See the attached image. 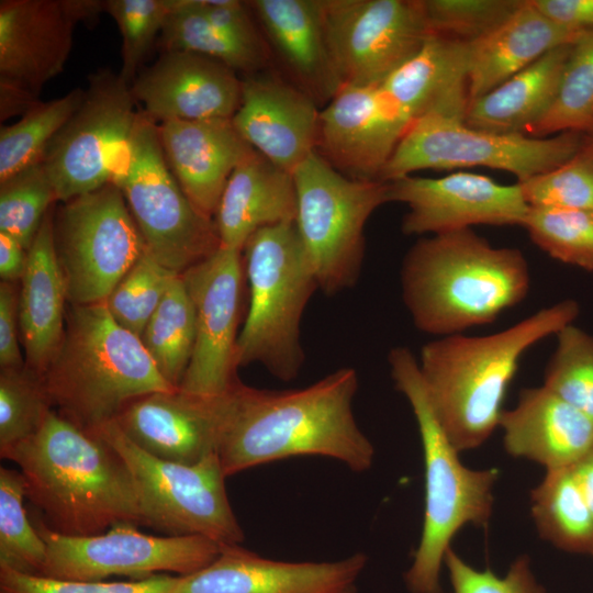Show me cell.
Instances as JSON below:
<instances>
[{
	"instance_id": "1",
	"label": "cell",
	"mask_w": 593,
	"mask_h": 593,
	"mask_svg": "<svg viewBox=\"0 0 593 593\" xmlns=\"http://www.w3.org/2000/svg\"><path fill=\"white\" fill-rule=\"evenodd\" d=\"M354 368H340L295 390L272 391L239 381L226 393L217 456L226 477L294 456H323L354 471L369 469L374 448L353 413Z\"/></svg>"
},
{
	"instance_id": "2",
	"label": "cell",
	"mask_w": 593,
	"mask_h": 593,
	"mask_svg": "<svg viewBox=\"0 0 593 593\" xmlns=\"http://www.w3.org/2000/svg\"><path fill=\"white\" fill-rule=\"evenodd\" d=\"M1 458L19 467L26 497L54 532L90 536L118 523L139 525L136 491L123 459L100 436L55 410Z\"/></svg>"
},
{
	"instance_id": "3",
	"label": "cell",
	"mask_w": 593,
	"mask_h": 593,
	"mask_svg": "<svg viewBox=\"0 0 593 593\" xmlns=\"http://www.w3.org/2000/svg\"><path fill=\"white\" fill-rule=\"evenodd\" d=\"M403 303L414 326L443 337L493 323L530 288L521 249L496 247L472 228L419 238L403 257Z\"/></svg>"
},
{
	"instance_id": "4",
	"label": "cell",
	"mask_w": 593,
	"mask_h": 593,
	"mask_svg": "<svg viewBox=\"0 0 593 593\" xmlns=\"http://www.w3.org/2000/svg\"><path fill=\"white\" fill-rule=\"evenodd\" d=\"M579 312V303L567 299L500 332L454 334L422 347L417 361L427 396L457 451L477 448L492 435L523 355L573 323Z\"/></svg>"
},
{
	"instance_id": "5",
	"label": "cell",
	"mask_w": 593,
	"mask_h": 593,
	"mask_svg": "<svg viewBox=\"0 0 593 593\" xmlns=\"http://www.w3.org/2000/svg\"><path fill=\"white\" fill-rule=\"evenodd\" d=\"M40 378L52 406L87 430L114 419L135 399L177 390L103 302L70 306L61 343Z\"/></svg>"
},
{
	"instance_id": "6",
	"label": "cell",
	"mask_w": 593,
	"mask_h": 593,
	"mask_svg": "<svg viewBox=\"0 0 593 593\" xmlns=\"http://www.w3.org/2000/svg\"><path fill=\"white\" fill-rule=\"evenodd\" d=\"M388 362L395 388L414 413L425 466L423 530L405 582L412 593H443L439 575L450 541L467 524L488 525L499 471L472 470L461 463L433 412L417 358L407 347L392 348Z\"/></svg>"
},
{
	"instance_id": "7",
	"label": "cell",
	"mask_w": 593,
	"mask_h": 593,
	"mask_svg": "<svg viewBox=\"0 0 593 593\" xmlns=\"http://www.w3.org/2000/svg\"><path fill=\"white\" fill-rule=\"evenodd\" d=\"M242 251L250 301L237 338L236 365L257 362L277 379L291 381L305 359L301 320L318 289L295 222L255 232Z\"/></svg>"
},
{
	"instance_id": "8",
	"label": "cell",
	"mask_w": 593,
	"mask_h": 593,
	"mask_svg": "<svg viewBox=\"0 0 593 593\" xmlns=\"http://www.w3.org/2000/svg\"><path fill=\"white\" fill-rule=\"evenodd\" d=\"M468 85H461L407 128L379 180L390 182L423 169L488 167L514 175L517 182L549 171L581 148L584 133L548 137L495 134L469 126Z\"/></svg>"
},
{
	"instance_id": "9",
	"label": "cell",
	"mask_w": 593,
	"mask_h": 593,
	"mask_svg": "<svg viewBox=\"0 0 593 593\" xmlns=\"http://www.w3.org/2000/svg\"><path fill=\"white\" fill-rule=\"evenodd\" d=\"M111 182L123 192L145 248L165 267L181 275L221 246L214 220L180 187L166 161L158 125L143 111L116 157Z\"/></svg>"
},
{
	"instance_id": "10",
	"label": "cell",
	"mask_w": 593,
	"mask_h": 593,
	"mask_svg": "<svg viewBox=\"0 0 593 593\" xmlns=\"http://www.w3.org/2000/svg\"><path fill=\"white\" fill-rule=\"evenodd\" d=\"M90 432L104 439L126 465L136 491L139 525L169 536H202L221 546L244 540L217 454L193 465L180 463L148 454L114 419Z\"/></svg>"
},
{
	"instance_id": "11",
	"label": "cell",
	"mask_w": 593,
	"mask_h": 593,
	"mask_svg": "<svg viewBox=\"0 0 593 593\" xmlns=\"http://www.w3.org/2000/svg\"><path fill=\"white\" fill-rule=\"evenodd\" d=\"M295 226L318 289L334 295L356 284L365 226L388 203V182L344 175L316 150L294 171Z\"/></svg>"
},
{
	"instance_id": "12",
	"label": "cell",
	"mask_w": 593,
	"mask_h": 593,
	"mask_svg": "<svg viewBox=\"0 0 593 593\" xmlns=\"http://www.w3.org/2000/svg\"><path fill=\"white\" fill-rule=\"evenodd\" d=\"M54 239L71 305L103 302L145 250L124 194L111 181L64 202Z\"/></svg>"
},
{
	"instance_id": "13",
	"label": "cell",
	"mask_w": 593,
	"mask_h": 593,
	"mask_svg": "<svg viewBox=\"0 0 593 593\" xmlns=\"http://www.w3.org/2000/svg\"><path fill=\"white\" fill-rule=\"evenodd\" d=\"M36 528L46 544L40 575L61 580L104 581L112 575L141 580L164 572L187 575L209 566L223 547L197 535L145 534L133 523H118L90 536L63 535L43 521Z\"/></svg>"
},
{
	"instance_id": "14",
	"label": "cell",
	"mask_w": 593,
	"mask_h": 593,
	"mask_svg": "<svg viewBox=\"0 0 593 593\" xmlns=\"http://www.w3.org/2000/svg\"><path fill=\"white\" fill-rule=\"evenodd\" d=\"M131 85L104 68L90 75L81 104L42 157L56 200L67 202L111 181L138 112Z\"/></svg>"
},
{
	"instance_id": "15",
	"label": "cell",
	"mask_w": 593,
	"mask_h": 593,
	"mask_svg": "<svg viewBox=\"0 0 593 593\" xmlns=\"http://www.w3.org/2000/svg\"><path fill=\"white\" fill-rule=\"evenodd\" d=\"M331 56L342 85H380L432 35L422 0H323Z\"/></svg>"
},
{
	"instance_id": "16",
	"label": "cell",
	"mask_w": 593,
	"mask_h": 593,
	"mask_svg": "<svg viewBox=\"0 0 593 593\" xmlns=\"http://www.w3.org/2000/svg\"><path fill=\"white\" fill-rule=\"evenodd\" d=\"M243 260L240 250L220 246L181 273L195 312L193 351L178 388L183 392L220 396L238 381L235 370Z\"/></svg>"
},
{
	"instance_id": "17",
	"label": "cell",
	"mask_w": 593,
	"mask_h": 593,
	"mask_svg": "<svg viewBox=\"0 0 593 593\" xmlns=\"http://www.w3.org/2000/svg\"><path fill=\"white\" fill-rule=\"evenodd\" d=\"M105 12L100 0H1L0 85L37 98L58 76L79 22H94Z\"/></svg>"
},
{
	"instance_id": "18",
	"label": "cell",
	"mask_w": 593,
	"mask_h": 593,
	"mask_svg": "<svg viewBox=\"0 0 593 593\" xmlns=\"http://www.w3.org/2000/svg\"><path fill=\"white\" fill-rule=\"evenodd\" d=\"M388 201L406 204L405 235H436L475 225H522L529 209L519 184L473 172L439 178L405 176L388 182Z\"/></svg>"
},
{
	"instance_id": "19",
	"label": "cell",
	"mask_w": 593,
	"mask_h": 593,
	"mask_svg": "<svg viewBox=\"0 0 593 593\" xmlns=\"http://www.w3.org/2000/svg\"><path fill=\"white\" fill-rule=\"evenodd\" d=\"M409 127L379 85H344L320 111L316 152L348 177L379 180Z\"/></svg>"
},
{
	"instance_id": "20",
	"label": "cell",
	"mask_w": 593,
	"mask_h": 593,
	"mask_svg": "<svg viewBox=\"0 0 593 593\" xmlns=\"http://www.w3.org/2000/svg\"><path fill=\"white\" fill-rule=\"evenodd\" d=\"M154 122L232 119L242 97L236 71L189 52H163L131 85Z\"/></svg>"
},
{
	"instance_id": "21",
	"label": "cell",
	"mask_w": 593,
	"mask_h": 593,
	"mask_svg": "<svg viewBox=\"0 0 593 593\" xmlns=\"http://www.w3.org/2000/svg\"><path fill=\"white\" fill-rule=\"evenodd\" d=\"M320 111L299 86L255 72L242 80L232 122L254 150L293 174L316 150Z\"/></svg>"
},
{
	"instance_id": "22",
	"label": "cell",
	"mask_w": 593,
	"mask_h": 593,
	"mask_svg": "<svg viewBox=\"0 0 593 593\" xmlns=\"http://www.w3.org/2000/svg\"><path fill=\"white\" fill-rule=\"evenodd\" d=\"M226 393L201 396L179 389L130 402L114 418L138 447L160 459L193 465L217 454Z\"/></svg>"
},
{
	"instance_id": "23",
	"label": "cell",
	"mask_w": 593,
	"mask_h": 593,
	"mask_svg": "<svg viewBox=\"0 0 593 593\" xmlns=\"http://www.w3.org/2000/svg\"><path fill=\"white\" fill-rule=\"evenodd\" d=\"M366 564L361 552L331 562H284L223 546L209 566L179 575L174 593H339L355 585Z\"/></svg>"
},
{
	"instance_id": "24",
	"label": "cell",
	"mask_w": 593,
	"mask_h": 593,
	"mask_svg": "<svg viewBox=\"0 0 593 593\" xmlns=\"http://www.w3.org/2000/svg\"><path fill=\"white\" fill-rule=\"evenodd\" d=\"M158 134L180 187L201 213L213 219L230 176L254 149L232 119L169 121L158 125Z\"/></svg>"
},
{
	"instance_id": "25",
	"label": "cell",
	"mask_w": 593,
	"mask_h": 593,
	"mask_svg": "<svg viewBox=\"0 0 593 593\" xmlns=\"http://www.w3.org/2000/svg\"><path fill=\"white\" fill-rule=\"evenodd\" d=\"M499 427L507 454L546 471L570 468L593 450V421L542 385L523 389Z\"/></svg>"
},
{
	"instance_id": "26",
	"label": "cell",
	"mask_w": 593,
	"mask_h": 593,
	"mask_svg": "<svg viewBox=\"0 0 593 593\" xmlns=\"http://www.w3.org/2000/svg\"><path fill=\"white\" fill-rule=\"evenodd\" d=\"M581 32L549 19L532 0H523L493 31L466 43L469 100L491 91L549 51L573 43Z\"/></svg>"
},
{
	"instance_id": "27",
	"label": "cell",
	"mask_w": 593,
	"mask_h": 593,
	"mask_svg": "<svg viewBox=\"0 0 593 593\" xmlns=\"http://www.w3.org/2000/svg\"><path fill=\"white\" fill-rule=\"evenodd\" d=\"M247 3L299 88L316 103H327L343 85L327 44L323 0H254Z\"/></svg>"
},
{
	"instance_id": "28",
	"label": "cell",
	"mask_w": 593,
	"mask_h": 593,
	"mask_svg": "<svg viewBox=\"0 0 593 593\" xmlns=\"http://www.w3.org/2000/svg\"><path fill=\"white\" fill-rule=\"evenodd\" d=\"M293 174L253 150L234 169L222 192L214 223L221 246L243 250L257 231L295 222Z\"/></svg>"
},
{
	"instance_id": "29",
	"label": "cell",
	"mask_w": 593,
	"mask_h": 593,
	"mask_svg": "<svg viewBox=\"0 0 593 593\" xmlns=\"http://www.w3.org/2000/svg\"><path fill=\"white\" fill-rule=\"evenodd\" d=\"M18 300L19 329L27 368L41 376L65 333L66 286L54 239V216L45 215L27 250Z\"/></svg>"
},
{
	"instance_id": "30",
	"label": "cell",
	"mask_w": 593,
	"mask_h": 593,
	"mask_svg": "<svg viewBox=\"0 0 593 593\" xmlns=\"http://www.w3.org/2000/svg\"><path fill=\"white\" fill-rule=\"evenodd\" d=\"M571 44L549 51L491 91L469 100L466 123L495 134H527L556 99Z\"/></svg>"
},
{
	"instance_id": "31",
	"label": "cell",
	"mask_w": 593,
	"mask_h": 593,
	"mask_svg": "<svg viewBox=\"0 0 593 593\" xmlns=\"http://www.w3.org/2000/svg\"><path fill=\"white\" fill-rule=\"evenodd\" d=\"M466 82V43L430 35L415 56L379 86L411 126Z\"/></svg>"
},
{
	"instance_id": "32",
	"label": "cell",
	"mask_w": 593,
	"mask_h": 593,
	"mask_svg": "<svg viewBox=\"0 0 593 593\" xmlns=\"http://www.w3.org/2000/svg\"><path fill=\"white\" fill-rule=\"evenodd\" d=\"M530 501L541 538L563 551L593 556V516L571 467L547 470Z\"/></svg>"
},
{
	"instance_id": "33",
	"label": "cell",
	"mask_w": 593,
	"mask_h": 593,
	"mask_svg": "<svg viewBox=\"0 0 593 593\" xmlns=\"http://www.w3.org/2000/svg\"><path fill=\"white\" fill-rule=\"evenodd\" d=\"M195 339V312L181 275L170 283L141 340L163 378L179 388Z\"/></svg>"
},
{
	"instance_id": "34",
	"label": "cell",
	"mask_w": 593,
	"mask_h": 593,
	"mask_svg": "<svg viewBox=\"0 0 593 593\" xmlns=\"http://www.w3.org/2000/svg\"><path fill=\"white\" fill-rule=\"evenodd\" d=\"M170 12L158 38L163 52H189L223 63L246 75L258 72L265 53L239 45L216 31L197 0H168Z\"/></svg>"
},
{
	"instance_id": "35",
	"label": "cell",
	"mask_w": 593,
	"mask_h": 593,
	"mask_svg": "<svg viewBox=\"0 0 593 593\" xmlns=\"http://www.w3.org/2000/svg\"><path fill=\"white\" fill-rule=\"evenodd\" d=\"M76 88L46 102L38 101L15 123L0 130V182L42 160L54 136L83 100Z\"/></svg>"
},
{
	"instance_id": "36",
	"label": "cell",
	"mask_w": 593,
	"mask_h": 593,
	"mask_svg": "<svg viewBox=\"0 0 593 593\" xmlns=\"http://www.w3.org/2000/svg\"><path fill=\"white\" fill-rule=\"evenodd\" d=\"M593 131V30L571 44L556 99L526 135L548 137L563 132Z\"/></svg>"
},
{
	"instance_id": "37",
	"label": "cell",
	"mask_w": 593,
	"mask_h": 593,
	"mask_svg": "<svg viewBox=\"0 0 593 593\" xmlns=\"http://www.w3.org/2000/svg\"><path fill=\"white\" fill-rule=\"evenodd\" d=\"M24 497L22 473L1 466L0 569L40 574L46 559V544L27 518Z\"/></svg>"
},
{
	"instance_id": "38",
	"label": "cell",
	"mask_w": 593,
	"mask_h": 593,
	"mask_svg": "<svg viewBox=\"0 0 593 593\" xmlns=\"http://www.w3.org/2000/svg\"><path fill=\"white\" fill-rule=\"evenodd\" d=\"M521 226L551 258L593 271V212L529 206Z\"/></svg>"
},
{
	"instance_id": "39",
	"label": "cell",
	"mask_w": 593,
	"mask_h": 593,
	"mask_svg": "<svg viewBox=\"0 0 593 593\" xmlns=\"http://www.w3.org/2000/svg\"><path fill=\"white\" fill-rule=\"evenodd\" d=\"M556 337L542 387L593 421V336L571 323Z\"/></svg>"
},
{
	"instance_id": "40",
	"label": "cell",
	"mask_w": 593,
	"mask_h": 593,
	"mask_svg": "<svg viewBox=\"0 0 593 593\" xmlns=\"http://www.w3.org/2000/svg\"><path fill=\"white\" fill-rule=\"evenodd\" d=\"M177 276L179 273L161 265L145 248L103 303L118 324L141 338Z\"/></svg>"
},
{
	"instance_id": "41",
	"label": "cell",
	"mask_w": 593,
	"mask_h": 593,
	"mask_svg": "<svg viewBox=\"0 0 593 593\" xmlns=\"http://www.w3.org/2000/svg\"><path fill=\"white\" fill-rule=\"evenodd\" d=\"M55 201V190L42 161L19 171L0 182V232L29 250Z\"/></svg>"
},
{
	"instance_id": "42",
	"label": "cell",
	"mask_w": 593,
	"mask_h": 593,
	"mask_svg": "<svg viewBox=\"0 0 593 593\" xmlns=\"http://www.w3.org/2000/svg\"><path fill=\"white\" fill-rule=\"evenodd\" d=\"M52 407L38 374L27 367L1 368L0 455L35 434Z\"/></svg>"
},
{
	"instance_id": "43",
	"label": "cell",
	"mask_w": 593,
	"mask_h": 593,
	"mask_svg": "<svg viewBox=\"0 0 593 593\" xmlns=\"http://www.w3.org/2000/svg\"><path fill=\"white\" fill-rule=\"evenodd\" d=\"M523 0H422L432 35L470 43L503 23Z\"/></svg>"
},
{
	"instance_id": "44",
	"label": "cell",
	"mask_w": 593,
	"mask_h": 593,
	"mask_svg": "<svg viewBox=\"0 0 593 593\" xmlns=\"http://www.w3.org/2000/svg\"><path fill=\"white\" fill-rule=\"evenodd\" d=\"M170 12L168 0H107L105 13L115 21L122 36L120 76L130 85L159 38Z\"/></svg>"
},
{
	"instance_id": "45",
	"label": "cell",
	"mask_w": 593,
	"mask_h": 593,
	"mask_svg": "<svg viewBox=\"0 0 593 593\" xmlns=\"http://www.w3.org/2000/svg\"><path fill=\"white\" fill-rule=\"evenodd\" d=\"M517 183L528 206L593 212V160L581 148L564 164Z\"/></svg>"
},
{
	"instance_id": "46",
	"label": "cell",
	"mask_w": 593,
	"mask_h": 593,
	"mask_svg": "<svg viewBox=\"0 0 593 593\" xmlns=\"http://www.w3.org/2000/svg\"><path fill=\"white\" fill-rule=\"evenodd\" d=\"M179 575L132 581H72L0 569V593H174Z\"/></svg>"
},
{
	"instance_id": "47",
	"label": "cell",
	"mask_w": 593,
	"mask_h": 593,
	"mask_svg": "<svg viewBox=\"0 0 593 593\" xmlns=\"http://www.w3.org/2000/svg\"><path fill=\"white\" fill-rule=\"evenodd\" d=\"M454 593H546L530 570L527 556L518 557L503 578L492 571H479L466 563L449 547L445 553Z\"/></svg>"
},
{
	"instance_id": "48",
	"label": "cell",
	"mask_w": 593,
	"mask_h": 593,
	"mask_svg": "<svg viewBox=\"0 0 593 593\" xmlns=\"http://www.w3.org/2000/svg\"><path fill=\"white\" fill-rule=\"evenodd\" d=\"M197 3L212 26L228 40L250 49L265 53L245 2L237 0H197Z\"/></svg>"
},
{
	"instance_id": "49",
	"label": "cell",
	"mask_w": 593,
	"mask_h": 593,
	"mask_svg": "<svg viewBox=\"0 0 593 593\" xmlns=\"http://www.w3.org/2000/svg\"><path fill=\"white\" fill-rule=\"evenodd\" d=\"M18 300L10 282L0 284V366L1 368H23L19 347Z\"/></svg>"
},
{
	"instance_id": "50",
	"label": "cell",
	"mask_w": 593,
	"mask_h": 593,
	"mask_svg": "<svg viewBox=\"0 0 593 593\" xmlns=\"http://www.w3.org/2000/svg\"><path fill=\"white\" fill-rule=\"evenodd\" d=\"M555 22L577 31L593 30V0H532Z\"/></svg>"
},
{
	"instance_id": "51",
	"label": "cell",
	"mask_w": 593,
	"mask_h": 593,
	"mask_svg": "<svg viewBox=\"0 0 593 593\" xmlns=\"http://www.w3.org/2000/svg\"><path fill=\"white\" fill-rule=\"evenodd\" d=\"M27 265V249L11 235L0 232V277L3 282L22 279Z\"/></svg>"
},
{
	"instance_id": "52",
	"label": "cell",
	"mask_w": 593,
	"mask_h": 593,
	"mask_svg": "<svg viewBox=\"0 0 593 593\" xmlns=\"http://www.w3.org/2000/svg\"><path fill=\"white\" fill-rule=\"evenodd\" d=\"M571 469L593 516V450L573 465Z\"/></svg>"
},
{
	"instance_id": "53",
	"label": "cell",
	"mask_w": 593,
	"mask_h": 593,
	"mask_svg": "<svg viewBox=\"0 0 593 593\" xmlns=\"http://www.w3.org/2000/svg\"><path fill=\"white\" fill-rule=\"evenodd\" d=\"M581 150L593 160V131L584 134Z\"/></svg>"
},
{
	"instance_id": "54",
	"label": "cell",
	"mask_w": 593,
	"mask_h": 593,
	"mask_svg": "<svg viewBox=\"0 0 593 593\" xmlns=\"http://www.w3.org/2000/svg\"><path fill=\"white\" fill-rule=\"evenodd\" d=\"M339 593H356V586L351 585Z\"/></svg>"
}]
</instances>
